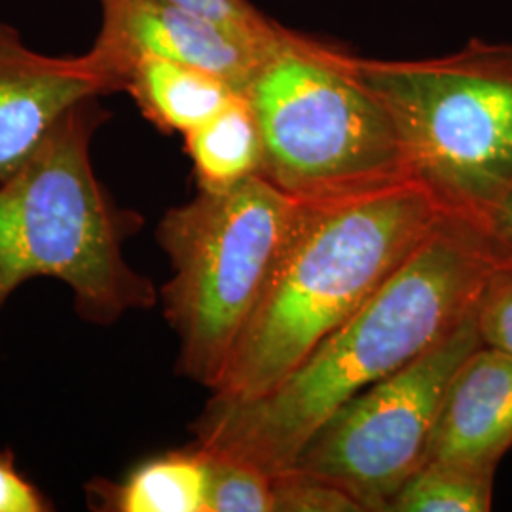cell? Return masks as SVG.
<instances>
[{
	"label": "cell",
	"instance_id": "4fadbf2b",
	"mask_svg": "<svg viewBox=\"0 0 512 512\" xmlns=\"http://www.w3.org/2000/svg\"><path fill=\"white\" fill-rule=\"evenodd\" d=\"M105 511L207 512V463L194 446L152 459L122 484L92 488Z\"/></svg>",
	"mask_w": 512,
	"mask_h": 512
},
{
	"label": "cell",
	"instance_id": "2e32d148",
	"mask_svg": "<svg viewBox=\"0 0 512 512\" xmlns=\"http://www.w3.org/2000/svg\"><path fill=\"white\" fill-rule=\"evenodd\" d=\"M272 484L274 512H365L344 488L296 469L272 475Z\"/></svg>",
	"mask_w": 512,
	"mask_h": 512
},
{
	"label": "cell",
	"instance_id": "6da1fadb",
	"mask_svg": "<svg viewBox=\"0 0 512 512\" xmlns=\"http://www.w3.org/2000/svg\"><path fill=\"white\" fill-rule=\"evenodd\" d=\"M505 264L488 226L448 213L384 287L272 391L239 403L211 397L192 423V446L268 475L291 469L344 404L469 317Z\"/></svg>",
	"mask_w": 512,
	"mask_h": 512
},
{
	"label": "cell",
	"instance_id": "52a82bcc",
	"mask_svg": "<svg viewBox=\"0 0 512 512\" xmlns=\"http://www.w3.org/2000/svg\"><path fill=\"white\" fill-rule=\"evenodd\" d=\"M480 346L475 310L439 344L330 416L291 469L344 488L365 512H387L423 467L446 389Z\"/></svg>",
	"mask_w": 512,
	"mask_h": 512
},
{
	"label": "cell",
	"instance_id": "277c9868",
	"mask_svg": "<svg viewBox=\"0 0 512 512\" xmlns=\"http://www.w3.org/2000/svg\"><path fill=\"white\" fill-rule=\"evenodd\" d=\"M243 95L262 137L260 175L296 202L416 183L399 129L353 55L281 27Z\"/></svg>",
	"mask_w": 512,
	"mask_h": 512
},
{
	"label": "cell",
	"instance_id": "3957f363",
	"mask_svg": "<svg viewBox=\"0 0 512 512\" xmlns=\"http://www.w3.org/2000/svg\"><path fill=\"white\" fill-rule=\"evenodd\" d=\"M99 97L76 103L18 171L0 181V313L21 283L63 281L93 325L150 310L158 293L124 247L143 217L120 207L93 171L92 139L107 112Z\"/></svg>",
	"mask_w": 512,
	"mask_h": 512
},
{
	"label": "cell",
	"instance_id": "9a60e30c",
	"mask_svg": "<svg viewBox=\"0 0 512 512\" xmlns=\"http://www.w3.org/2000/svg\"><path fill=\"white\" fill-rule=\"evenodd\" d=\"M202 454L207 463V512H274L272 475L249 463Z\"/></svg>",
	"mask_w": 512,
	"mask_h": 512
},
{
	"label": "cell",
	"instance_id": "7a4b0ae2",
	"mask_svg": "<svg viewBox=\"0 0 512 512\" xmlns=\"http://www.w3.org/2000/svg\"><path fill=\"white\" fill-rule=\"evenodd\" d=\"M446 215L418 183L304 203L211 397L239 403L272 391L384 287Z\"/></svg>",
	"mask_w": 512,
	"mask_h": 512
},
{
	"label": "cell",
	"instance_id": "e0dca14e",
	"mask_svg": "<svg viewBox=\"0 0 512 512\" xmlns=\"http://www.w3.org/2000/svg\"><path fill=\"white\" fill-rule=\"evenodd\" d=\"M476 327L482 346L512 355V264L488 281L476 306Z\"/></svg>",
	"mask_w": 512,
	"mask_h": 512
},
{
	"label": "cell",
	"instance_id": "ffe728a7",
	"mask_svg": "<svg viewBox=\"0 0 512 512\" xmlns=\"http://www.w3.org/2000/svg\"><path fill=\"white\" fill-rule=\"evenodd\" d=\"M488 228L497 239L503 255L507 256V260L512 264V194L499 205L494 217L490 219Z\"/></svg>",
	"mask_w": 512,
	"mask_h": 512
},
{
	"label": "cell",
	"instance_id": "ac0fdd59",
	"mask_svg": "<svg viewBox=\"0 0 512 512\" xmlns=\"http://www.w3.org/2000/svg\"><path fill=\"white\" fill-rule=\"evenodd\" d=\"M192 14L211 19L226 29L258 42H270L277 37L281 25L258 12L249 0H162Z\"/></svg>",
	"mask_w": 512,
	"mask_h": 512
},
{
	"label": "cell",
	"instance_id": "7c38bea8",
	"mask_svg": "<svg viewBox=\"0 0 512 512\" xmlns=\"http://www.w3.org/2000/svg\"><path fill=\"white\" fill-rule=\"evenodd\" d=\"M200 190H226L262 173V137L245 95L184 135Z\"/></svg>",
	"mask_w": 512,
	"mask_h": 512
},
{
	"label": "cell",
	"instance_id": "8992f818",
	"mask_svg": "<svg viewBox=\"0 0 512 512\" xmlns=\"http://www.w3.org/2000/svg\"><path fill=\"white\" fill-rule=\"evenodd\" d=\"M302 207L253 175L165 213L156 239L173 274L160 296L179 340V374L211 391L219 385Z\"/></svg>",
	"mask_w": 512,
	"mask_h": 512
},
{
	"label": "cell",
	"instance_id": "5bb4252c",
	"mask_svg": "<svg viewBox=\"0 0 512 512\" xmlns=\"http://www.w3.org/2000/svg\"><path fill=\"white\" fill-rule=\"evenodd\" d=\"M494 476L452 463H423L391 499L387 512L492 511Z\"/></svg>",
	"mask_w": 512,
	"mask_h": 512
},
{
	"label": "cell",
	"instance_id": "ba28073f",
	"mask_svg": "<svg viewBox=\"0 0 512 512\" xmlns=\"http://www.w3.org/2000/svg\"><path fill=\"white\" fill-rule=\"evenodd\" d=\"M97 2L103 25L90 52L114 78L118 92H124L131 65L158 59L215 74L243 95L274 42L243 37L162 0Z\"/></svg>",
	"mask_w": 512,
	"mask_h": 512
},
{
	"label": "cell",
	"instance_id": "30bf717a",
	"mask_svg": "<svg viewBox=\"0 0 512 512\" xmlns=\"http://www.w3.org/2000/svg\"><path fill=\"white\" fill-rule=\"evenodd\" d=\"M512 448V355L480 346L456 370L427 459L495 473Z\"/></svg>",
	"mask_w": 512,
	"mask_h": 512
},
{
	"label": "cell",
	"instance_id": "d6986e66",
	"mask_svg": "<svg viewBox=\"0 0 512 512\" xmlns=\"http://www.w3.org/2000/svg\"><path fill=\"white\" fill-rule=\"evenodd\" d=\"M50 511L37 488L19 475L12 452L0 450V512Z\"/></svg>",
	"mask_w": 512,
	"mask_h": 512
},
{
	"label": "cell",
	"instance_id": "5b68a950",
	"mask_svg": "<svg viewBox=\"0 0 512 512\" xmlns=\"http://www.w3.org/2000/svg\"><path fill=\"white\" fill-rule=\"evenodd\" d=\"M353 65L399 129L412 179L488 226L512 194V44L475 38L440 57Z\"/></svg>",
	"mask_w": 512,
	"mask_h": 512
},
{
	"label": "cell",
	"instance_id": "8fae6325",
	"mask_svg": "<svg viewBox=\"0 0 512 512\" xmlns=\"http://www.w3.org/2000/svg\"><path fill=\"white\" fill-rule=\"evenodd\" d=\"M124 92L133 97L156 128L183 135L241 95L215 74L158 59H143L131 65Z\"/></svg>",
	"mask_w": 512,
	"mask_h": 512
},
{
	"label": "cell",
	"instance_id": "9c48e42d",
	"mask_svg": "<svg viewBox=\"0 0 512 512\" xmlns=\"http://www.w3.org/2000/svg\"><path fill=\"white\" fill-rule=\"evenodd\" d=\"M114 92V78L92 52L38 54L0 23V181L31 158L67 110Z\"/></svg>",
	"mask_w": 512,
	"mask_h": 512
}]
</instances>
